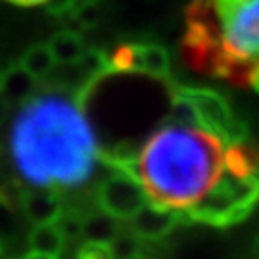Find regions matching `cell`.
Wrapping results in <instances>:
<instances>
[{
  "instance_id": "2e32d148",
  "label": "cell",
  "mask_w": 259,
  "mask_h": 259,
  "mask_svg": "<svg viewBox=\"0 0 259 259\" xmlns=\"http://www.w3.org/2000/svg\"><path fill=\"white\" fill-rule=\"evenodd\" d=\"M56 227L64 234L65 242L67 240H79L83 238V219L77 213H62L60 219L56 221Z\"/></svg>"
},
{
  "instance_id": "9c48e42d",
  "label": "cell",
  "mask_w": 259,
  "mask_h": 259,
  "mask_svg": "<svg viewBox=\"0 0 259 259\" xmlns=\"http://www.w3.org/2000/svg\"><path fill=\"white\" fill-rule=\"evenodd\" d=\"M37 81L23 65H14L0 73V96L8 104H23L35 94Z\"/></svg>"
},
{
  "instance_id": "277c9868",
  "label": "cell",
  "mask_w": 259,
  "mask_h": 259,
  "mask_svg": "<svg viewBox=\"0 0 259 259\" xmlns=\"http://www.w3.org/2000/svg\"><path fill=\"white\" fill-rule=\"evenodd\" d=\"M173 93L179 94L181 98H185L186 102L192 106L196 119L202 125L209 127L211 131L223 135L225 139L231 140H244L250 139L246 125L242 123L229 102L225 100V96L215 93L211 89H202V87H183L179 84L173 89Z\"/></svg>"
},
{
  "instance_id": "3957f363",
  "label": "cell",
  "mask_w": 259,
  "mask_h": 259,
  "mask_svg": "<svg viewBox=\"0 0 259 259\" xmlns=\"http://www.w3.org/2000/svg\"><path fill=\"white\" fill-rule=\"evenodd\" d=\"M183 52L196 71L259 93V0H190Z\"/></svg>"
},
{
  "instance_id": "9a60e30c",
  "label": "cell",
  "mask_w": 259,
  "mask_h": 259,
  "mask_svg": "<svg viewBox=\"0 0 259 259\" xmlns=\"http://www.w3.org/2000/svg\"><path fill=\"white\" fill-rule=\"evenodd\" d=\"M142 246L144 240H140L137 234H117L113 240L110 242L111 257L117 259H131L140 257L142 255Z\"/></svg>"
},
{
  "instance_id": "8992f818",
  "label": "cell",
  "mask_w": 259,
  "mask_h": 259,
  "mask_svg": "<svg viewBox=\"0 0 259 259\" xmlns=\"http://www.w3.org/2000/svg\"><path fill=\"white\" fill-rule=\"evenodd\" d=\"M181 221H183V217L177 211L148 202L131 217L129 225L131 232L137 234L140 240L159 242L165 236H169Z\"/></svg>"
},
{
  "instance_id": "ac0fdd59",
  "label": "cell",
  "mask_w": 259,
  "mask_h": 259,
  "mask_svg": "<svg viewBox=\"0 0 259 259\" xmlns=\"http://www.w3.org/2000/svg\"><path fill=\"white\" fill-rule=\"evenodd\" d=\"M77 257L81 259H111V250L110 244H98V242H87L77 250Z\"/></svg>"
},
{
  "instance_id": "e0dca14e",
  "label": "cell",
  "mask_w": 259,
  "mask_h": 259,
  "mask_svg": "<svg viewBox=\"0 0 259 259\" xmlns=\"http://www.w3.org/2000/svg\"><path fill=\"white\" fill-rule=\"evenodd\" d=\"M73 14L77 16V19H79V23H81L83 29L96 25L100 21V18H102V12H100V6H98L96 0H91V2L83 4L81 8L75 10Z\"/></svg>"
},
{
  "instance_id": "ba28073f",
  "label": "cell",
  "mask_w": 259,
  "mask_h": 259,
  "mask_svg": "<svg viewBox=\"0 0 259 259\" xmlns=\"http://www.w3.org/2000/svg\"><path fill=\"white\" fill-rule=\"evenodd\" d=\"M131 73L148 75L154 79H167L171 73L169 52L156 42L133 45V69H131Z\"/></svg>"
},
{
  "instance_id": "6da1fadb",
  "label": "cell",
  "mask_w": 259,
  "mask_h": 259,
  "mask_svg": "<svg viewBox=\"0 0 259 259\" xmlns=\"http://www.w3.org/2000/svg\"><path fill=\"white\" fill-rule=\"evenodd\" d=\"M121 171L137 177L148 200L186 221L231 227L259 202V152L200 121L169 117Z\"/></svg>"
},
{
  "instance_id": "4fadbf2b",
  "label": "cell",
  "mask_w": 259,
  "mask_h": 259,
  "mask_svg": "<svg viewBox=\"0 0 259 259\" xmlns=\"http://www.w3.org/2000/svg\"><path fill=\"white\" fill-rule=\"evenodd\" d=\"M19 65H23L33 77L45 79L47 75L52 73V69H54V65H58V62L52 54L50 45H33L23 52Z\"/></svg>"
},
{
  "instance_id": "5bb4252c",
  "label": "cell",
  "mask_w": 259,
  "mask_h": 259,
  "mask_svg": "<svg viewBox=\"0 0 259 259\" xmlns=\"http://www.w3.org/2000/svg\"><path fill=\"white\" fill-rule=\"evenodd\" d=\"M25 194H27L25 183L6 181L0 185V205L8 211H21L23 202H25Z\"/></svg>"
},
{
  "instance_id": "d6986e66",
  "label": "cell",
  "mask_w": 259,
  "mask_h": 259,
  "mask_svg": "<svg viewBox=\"0 0 259 259\" xmlns=\"http://www.w3.org/2000/svg\"><path fill=\"white\" fill-rule=\"evenodd\" d=\"M14 4H19V6H37V4H47L50 0H10Z\"/></svg>"
},
{
  "instance_id": "30bf717a",
  "label": "cell",
  "mask_w": 259,
  "mask_h": 259,
  "mask_svg": "<svg viewBox=\"0 0 259 259\" xmlns=\"http://www.w3.org/2000/svg\"><path fill=\"white\" fill-rule=\"evenodd\" d=\"M65 246L64 234L56 227V223L35 225L27 238V257H58Z\"/></svg>"
},
{
  "instance_id": "7a4b0ae2",
  "label": "cell",
  "mask_w": 259,
  "mask_h": 259,
  "mask_svg": "<svg viewBox=\"0 0 259 259\" xmlns=\"http://www.w3.org/2000/svg\"><path fill=\"white\" fill-rule=\"evenodd\" d=\"M83 91L65 87L33 94L21 104L8 137L10 157L23 183L37 188L83 186L102 161V148Z\"/></svg>"
},
{
  "instance_id": "5b68a950",
  "label": "cell",
  "mask_w": 259,
  "mask_h": 259,
  "mask_svg": "<svg viewBox=\"0 0 259 259\" xmlns=\"http://www.w3.org/2000/svg\"><path fill=\"white\" fill-rule=\"evenodd\" d=\"M96 200L100 209L117 219H131L142 205L150 202L139 179L121 169H113V173H110L100 183Z\"/></svg>"
},
{
  "instance_id": "52a82bcc",
  "label": "cell",
  "mask_w": 259,
  "mask_h": 259,
  "mask_svg": "<svg viewBox=\"0 0 259 259\" xmlns=\"http://www.w3.org/2000/svg\"><path fill=\"white\" fill-rule=\"evenodd\" d=\"M29 221L33 225H47V223H56L60 215L64 213L62 202L56 196V190L52 188H37L31 186L27 188L23 209Z\"/></svg>"
},
{
  "instance_id": "8fae6325",
  "label": "cell",
  "mask_w": 259,
  "mask_h": 259,
  "mask_svg": "<svg viewBox=\"0 0 259 259\" xmlns=\"http://www.w3.org/2000/svg\"><path fill=\"white\" fill-rule=\"evenodd\" d=\"M117 217L110 215L108 211L91 213L83 219V238L87 242H98V244H110L117 236Z\"/></svg>"
},
{
  "instance_id": "ffe728a7",
  "label": "cell",
  "mask_w": 259,
  "mask_h": 259,
  "mask_svg": "<svg viewBox=\"0 0 259 259\" xmlns=\"http://www.w3.org/2000/svg\"><path fill=\"white\" fill-rule=\"evenodd\" d=\"M6 115H8V102L0 96V125L6 121Z\"/></svg>"
},
{
  "instance_id": "7c38bea8",
  "label": "cell",
  "mask_w": 259,
  "mask_h": 259,
  "mask_svg": "<svg viewBox=\"0 0 259 259\" xmlns=\"http://www.w3.org/2000/svg\"><path fill=\"white\" fill-rule=\"evenodd\" d=\"M48 45L52 48V54H54L58 65L75 64V62H79V60L83 58L84 52H87L84 40L79 37L77 31H71V29H65V31L56 33L54 37L50 38Z\"/></svg>"
}]
</instances>
